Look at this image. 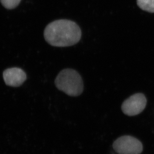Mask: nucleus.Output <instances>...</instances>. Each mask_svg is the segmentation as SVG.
<instances>
[{
	"label": "nucleus",
	"instance_id": "nucleus-1",
	"mask_svg": "<svg viewBox=\"0 0 154 154\" xmlns=\"http://www.w3.org/2000/svg\"><path fill=\"white\" fill-rule=\"evenodd\" d=\"M44 36L47 42L52 46L69 47L79 42L81 38V31L73 21L59 20L47 26Z\"/></svg>",
	"mask_w": 154,
	"mask_h": 154
},
{
	"label": "nucleus",
	"instance_id": "nucleus-2",
	"mask_svg": "<svg viewBox=\"0 0 154 154\" xmlns=\"http://www.w3.org/2000/svg\"><path fill=\"white\" fill-rule=\"evenodd\" d=\"M55 83L57 88L69 96H79L84 89L81 76L76 70L72 69L62 70L57 75Z\"/></svg>",
	"mask_w": 154,
	"mask_h": 154
},
{
	"label": "nucleus",
	"instance_id": "nucleus-3",
	"mask_svg": "<svg viewBox=\"0 0 154 154\" xmlns=\"http://www.w3.org/2000/svg\"><path fill=\"white\" fill-rule=\"evenodd\" d=\"M113 148L119 154H140L142 152V143L131 136H123L114 142Z\"/></svg>",
	"mask_w": 154,
	"mask_h": 154
},
{
	"label": "nucleus",
	"instance_id": "nucleus-4",
	"mask_svg": "<svg viewBox=\"0 0 154 154\" xmlns=\"http://www.w3.org/2000/svg\"><path fill=\"white\" fill-rule=\"evenodd\" d=\"M147 99L143 94L137 93L124 101L122 110L126 115L132 116L141 113L145 108Z\"/></svg>",
	"mask_w": 154,
	"mask_h": 154
},
{
	"label": "nucleus",
	"instance_id": "nucleus-5",
	"mask_svg": "<svg viewBox=\"0 0 154 154\" xmlns=\"http://www.w3.org/2000/svg\"><path fill=\"white\" fill-rule=\"evenodd\" d=\"M3 78L7 85L18 87L26 80L27 75L23 70L18 67H13L3 72Z\"/></svg>",
	"mask_w": 154,
	"mask_h": 154
},
{
	"label": "nucleus",
	"instance_id": "nucleus-6",
	"mask_svg": "<svg viewBox=\"0 0 154 154\" xmlns=\"http://www.w3.org/2000/svg\"><path fill=\"white\" fill-rule=\"evenodd\" d=\"M137 3L143 10L154 13V0H137Z\"/></svg>",
	"mask_w": 154,
	"mask_h": 154
},
{
	"label": "nucleus",
	"instance_id": "nucleus-7",
	"mask_svg": "<svg viewBox=\"0 0 154 154\" xmlns=\"http://www.w3.org/2000/svg\"><path fill=\"white\" fill-rule=\"evenodd\" d=\"M21 1V0H0L3 6L8 10L16 8L20 3Z\"/></svg>",
	"mask_w": 154,
	"mask_h": 154
}]
</instances>
